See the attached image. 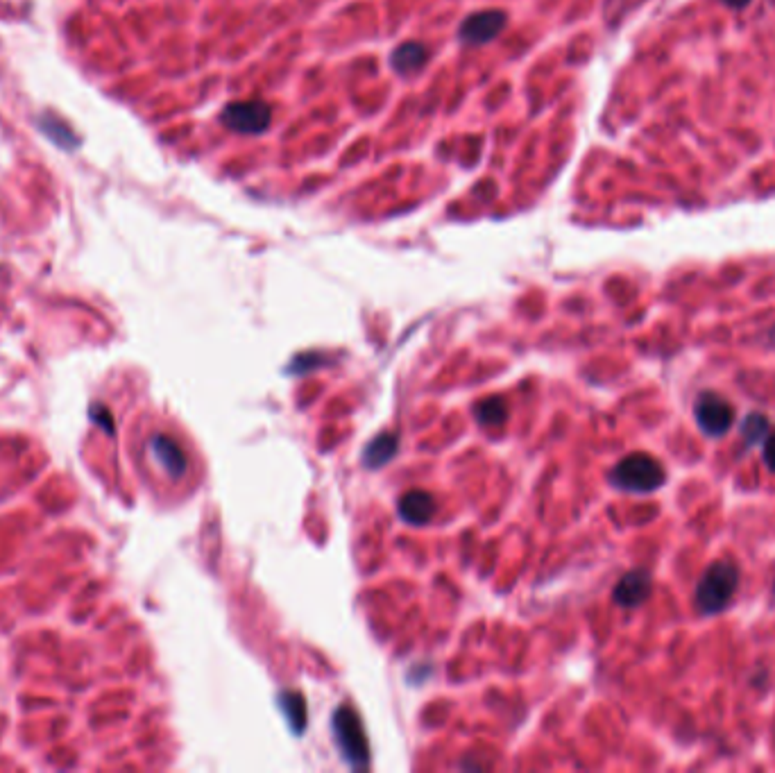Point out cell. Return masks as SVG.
<instances>
[{
    "label": "cell",
    "mask_w": 775,
    "mask_h": 773,
    "mask_svg": "<svg viewBox=\"0 0 775 773\" xmlns=\"http://www.w3.org/2000/svg\"><path fill=\"white\" fill-rule=\"evenodd\" d=\"M143 449H146V461L150 467H155L157 477H164L170 483H182L189 477V454L175 436L166 431H152L143 443Z\"/></svg>",
    "instance_id": "cell-1"
},
{
    "label": "cell",
    "mask_w": 775,
    "mask_h": 773,
    "mask_svg": "<svg viewBox=\"0 0 775 773\" xmlns=\"http://www.w3.org/2000/svg\"><path fill=\"white\" fill-rule=\"evenodd\" d=\"M737 585H739V569L735 565L728 563V560L710 565L696 585L698 610H703V613L708 615L719 613V610L726 608L730 599L735 597Z\"/></svg>",
    "instance_id": "cell-2"
},
{
    "label": "cell",
    "mask_w": 775,
    "mask_h": 773,
    "mask_svg": "<svg viewBox=\"0 0 775 773\" xmlns=\"http://www.w3.org/2000/svg\"><path fill=\"white\" fill-rule=\"evenodd\" d=\"M612 486H617L619 490L626 492H653L662 488L664 479V467L660 461H655L649 454H630L624 461H619V465L612 472Z\"/></svg>",
    "instance_id": "cell-3"
},
{
    "label": "cell",
    "mask_w": 775,
    "mask_h": 773,
    "mask_svg": "<svg viewBox=\"0 0 775 773\" xmlns=\"http://www.w3.org/2000/svg\"><path fill=\"white\" fill-rule=\"evenodd\" d=\"M334 733L345 760L352 764V767H365L370 760V749H368V739H365L363 724L354 708L340 705L334 715Z\"/></svg>",
    "instance_id": "cell-4"
},
{
    "label": "cell",
    "mask_w": 775,
    "mask_h": 773,
    "mask_svg": "<svg viewBox=\"0 0 775 773\" xmlns=\"http://www.w3.org/2000/svg\"><path fill=\"white\" fill-rule=\"evenodd\" d=\"M220 121L229 132L254 137V134H263L270 127L272 107L266 100H236V103L225 105Z\"/></svg>",
    "instance_id": "cell-5"
},
{
    "label": "cell",
    "mask_w": 775,
    "mask_h": 773,
    "mask_svg": "<svg viewBox=\"0 0 775 773\" xmlns=\"http://www.w3.org/2000/svg\"><path fill=\"white\" fill-rule=\"evenodd\" d=\"M508 25V14L501 10H481L467 16L458 28V39L465 46H485L495 41Z\"/></svg>",
    "instance_id": "cell-6"
},
{
    "label": "cell",
    "mask_w": 775,
    "mask_h": 773,
    "mask_svg": "<svg viewBox=\"0 0 775 773\" xmlns=\"http://www.w3.org/2000/svg\"><path fill=\"white\" fill-rule=\"evenodd\" d=\"M694 418L703 433L717 438L732 427V422H735V409H732L730 402H726L723 397L714 393H703L694 404Z\"/></svg>",
    "instance_id": "cell-7"
},
{
    "label": "cell",
    "mask_w": 775,
    "mask_h": 773,
    "mask_svg": "<svg viewBox=\"0 0 775 773\" xmlns=\"http://www.w3.org/2000/svg\"><path fill=\"white\" fill-rule=\"evenodd\" d=\"M651 590V574L644 572V569H635V572H628L624 579L617 583L615 601L621 608H637L651 597Z\"/></svg>",
    "instance_id": "cell-8"
},
{
    "label": "cell",
    "mask_w": 775,
    "mask_h": 773,
    "mask_svg": "<svg viewBox=\"0 0 775 773\" xmlns=\"http://www.w3.org/2000/svg\"><path fill=\"white\" fill-rule=\"evenodd\" d=\"M436 511H438L436 499L424 490L406 492L402 501H399V517L413 526H422L431 522V517L436 515Z\"/></svg>",
    "instance_id": "cell-9"
},
{
    "label": "cell",
    "mask_w": 775,
    "mask_h": 773,
    "mask_svg": "<svg viewBox=\"0 0 775 773\" xmlns=\"http://www.w3.org/2000/svg\"><path fill=\"white\" fill-rule=\"evenodd\" d=\"M429 62V48L422 46L420 41H406V44L397 46L390 55V66L399 75H415L420 73Z\"/></svg>",
    "instance_id": "cell-10"
},
{
    "label": "cell",
    "mask_w": 775,
    "mask_h": 773,
    "mask_svg": "<svg viewBox=\"0 0 775 773\" xmlns=\"http://www.w3.org/2000/svg\"><path fill=\"white\" fill-rule=\"evenodd\" d=\"M397 447H399L397 433H388V431L379 433V436L365 447L363 463L372 467V470H379V467H383L388 461H393V456L397 454Z\"/></svg>",
    "instance_id": "cell-11"
},
{
    "label": "cell",
    "mask_w": 775,
    "mask_h": 773,
    "mask_svg": "<svg viewBox=\"0 0 775 773\" xmlns=\"http://www.w3.org/2000/svg\"><path fill=\"white\" fill-rule=\"evenodd\" d=\"M508 420V404L504 397H485L476 406V422L483 429H501Z\"/></svg>",
    "instance_id": "cell-12"
},
{
    "label": "cell",
    "mask_w": 775,
    "mask_h": 773,
    "mask_svg": "<svg viewBox=\"0 0 775 773\" xmlns=\"http://www.w3.org/2000/svg\"><path fill=\"white\" fill-rule=\"evenodd\" d=\"M39 125H41V130H44L46 137L53 139L59 148L73 150L75 146H78V139H75V134H73L71 127H68L64 121H59L55 114L41 116L39 118Z\"/></svg>",
    "instance_id": "cell-13"
},
{
    "label": "cell",
    "mask_w": 775,
    "mask_h": 773,
    "mask_svg": "<svg viewBox=\"0 0 775 773\" xmlns=\"http://www.w3.org/2000/svg\"><path fill=\"white\" fill-rule=\"evenodd\" d=\"M279 705L281 710L286 712V719L291 721V726L295 733H302L304 726H306V703H304V696L302 694H295V692H284L279 699Z\"/></svg>",
    "instance_id": "cell-14"
},
{
    "label": "cell",
    "mask_w": 775,
    "mask_h": 773,
    "mask_svg": "<svg viewBox=\"0 0 775 773\" xmlns=\"http://www.w3.org/2000/svg\"><path fill=\"white\" fill-rule=\"evenodd\" d=\"M744 438L746 443H760V440L769 433V420L764 418V415H748V418L744 420Z\"/></svg>",
    "instance_id": "cell-15"
},
{
    "label": "cell",
    "mask_w": 775,
    "mask_h": 773,
    "mask_svg": "<svg viewBox=\"0 0 775 773\" xmlns=\"http://www.w3.org/2000/svg\"><path fill=\"white\" fill-rule=\"evenodd\" d=\"M764 463L771 472H775V431L771 433L769 438H766V443H764Z\"/></svg>",
    "instance_id": "cell-16"
},
{
    "label": "cell",
    "mask_w": 775,
    "mask_h": 773,
    "mask_svg": "<svg viewBox=\"0 0 775 773\" xmlns=\"http://www.w3.org/2000/svg\"><path fill=\"white\" fill-rule=\"evenodd\" d=\"M771 338H773V341H775V329H773V331H771Z\"/></svg>",
    "instance_id": "cell-17"
}]
</instances>
